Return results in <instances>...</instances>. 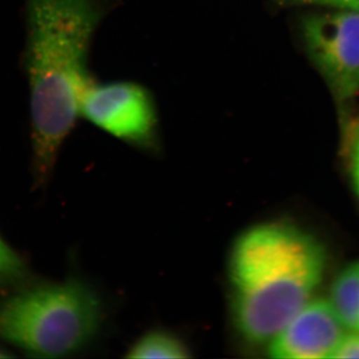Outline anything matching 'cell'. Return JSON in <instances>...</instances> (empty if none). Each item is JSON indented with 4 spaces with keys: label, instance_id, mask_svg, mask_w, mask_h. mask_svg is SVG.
Here are the masks:
<instances>
[{
    "label": "cell",
    "instance_id": "obj_7",
    "mask_svg": "<svg viewBox=\"0 0 359 359\" xmlns=\"http://www.w3.org/2000/svg\"><path fill=\"white\" fill-rule=\"evenodd\" d=\"M330 302L346 330H359V262L337 276Z\"/></svg>",
    "mask_w": 359,
    "mask_h": 359
},
{
    "label": "cell",
    "instance_id": "obj_6",
    "mask_svg": "<svg viewBox=\"0 0 359 359\" xmlns=\"http://www.w3.org/2000/svg\"><path fill=\"white\" fill-rule=\"evenodd\" d=\"M346 327L327 299L309 301L269 342V358H332Z\"/></svg>",
    "mask_w": 359,
    "mask_h": 359
},
{
    "label": "cell",
    "instance_id": "obj_4",
    "mask_svg": "<svg viewBox=\"0 0 359 359\" xmlns=\"http://www.w3.org/2000/svg\"><path fill=\"white\" fill-rule=\"evenodd\" d=\"M311 62L341 100L359 92V11L337 8L313 13L302 22Z\"/></svg>",
    "mask_w": 359,
    "mask_h": 359
},
{
    "label": "cell",
    "instance_id": "obj_13",
    "mask_svg": "<svg viewBox=\"0 0 359 359\" xmlns=\"http://www.w3.org/2000/svg\"><path fill=\"white\" fill-rule=\"evenodd\" d=\"M342 8L354 9L359 11V0H344Z\"/></svg>",
    "mask_w": 359,
    "mask_h": 359
},
{
    "label": "cell",
    "instance_id": "obj_9",
    "mask_svg": "<svg viewBox=\"0 0 359 359\" xmlns=\"http://www.w3.org/2000/svg\"><path fill=\"white\" fill-rule=\"evenodd\" d=\"M25 273L20 257L0 237V282L16 280Z\"/></svg>",
    "mask_w": 359,
    "mask_h": 359
},
{
    "label": "cell",
    "instance_id": "obj_11",
    "mask_svg": "<svg viewBox=\"0 0 359 359\" xmlns=\"http://www.w3.org/2000/svg\"><path fill=\"white\" fill-rule=\"evenodd\" d=\"M276 4L283 6H321L342 8L344 0H275Z\"/></svg>",
    "mask_w": 359,
    "mask_h": 359
},
{
    "label": "cell",
    "instance_id": "obj_2",
    "mask_svg": "<svg viewBox=\"0 0 359 359\" xmlns=\"http://www.w3.org/2000/svg\"><path fill=\"white\" fill-rule=\"evenodd\" d=\"M325 266L320 243L292 224L273 222L243 231L228 271L231 321L241 339L269 344L311 301Z\"/></svg>",
    "mask_w": 359,
    "mask_h": 359
},
{
    "label": "cell",
    "instance_id": "obj_14",
    "mask_svg": "<svg viewBox=\"0 0 359 359\" xmlns=\"http://www.w3.org/2000/svg\"><path fill=\"white\" fill-rule=\"evenodd\" d=\"M13 354H9L7 353L6 349L1 348V347H0V358H13Z\"/></svg>",
    "mask_w": 359,
    "mask_h": 359
},
{
    "label": "cell",
    "instance_id": "obj_1",
    "mask_svg": "<svg viewBox=\"0 0 359 359\" xmlns=\"http://www.w3.org/2000/svg\"><path fill=\"white\" fill-rule=\"evenodd\" d=\"M23 65L30 91L33 171L50 175L92 82L87 59L104 0H26Z\"/></svg>",
    "mask_w": 359,
    "mask_h": 359
},
{
    "label": "cell",
    "instance_id": "obj_3",
    "mask_svg": "<svg viewBox=\"0 0 359 359\" xmlns=\"http://www.w3.org/2000/svg\"><path fill=\"white\" fill-rule=\"evenodd\" d=\"M101 321L98 295L79 280L23 290L0 304V337L37 358H66L82 351Z\"/></svg>",
    "mask_w": 359,
    "mask_h": 359
},
{
    "label": "cell",
    "instance_id": "obj_5",
    "mask_svg": "<svg viewBox=\"0 0 359 359\" xmlns=\"http://www.w3.org/2000/svg\"><path fill=\"white\" fill-rule=\"evenodd\" d=\"M80 114L116 138L140 146L153 144L157 113L147 89L133 82L98 84L85 90Z\"/></svg>",
    "mask_w": 359,
    "mask_h": 359
},
{
    "label": "cell",
    "instance_id": "obj_10",
    "mask_svg": "<svg viewBox=\"0 0 359 359\" xmlns=\"http://www.w3.org/2000/svg\"><path fill=\"white\" fill-rule=\"evenodd\" d=\"M332 358L359 359V330H351V334L344 335Z\"/></svg>",
    "mask_w": 359,
    "mask_h": 359
},
{
    "label": "cell",
    "instance_id": "obj_12",
    "mask_svg": "<svg viewBox=\"0 0 359 359\" xmlns=\"http://www.w3.org/2000/svg\"><path fill=\"white\" fill-rule=\"evenodd\" d=\"M353 175L354 186H355L356 191L359 195V133L358 138H356L355 143H354L353 152Z\"/></svg>",
    "mask_w": 359,
    "mask_h": 359
},
{
    "label": "cell",
    "instance_id": "obj_8",
    "mask_svg": "<svg viewBox=\"0 0 359 359\" xmlns=\"http://www.w3.org/2000/svg\"><path fill=\"white\" fill-rule=\"evenodd\" d=\"M127 356L137 359H182L190 358V353L176 335L164 330H153L137 339Z\"/></svg>",
    "mask_w": 359,
    "mask_h": 359
}]
</instances>
